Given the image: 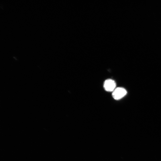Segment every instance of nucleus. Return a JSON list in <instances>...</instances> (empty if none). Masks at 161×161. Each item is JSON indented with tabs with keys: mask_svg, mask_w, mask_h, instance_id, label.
<instances>
[{
	"mask_svg": "<svg viewBox=\"0 0 161 161\" xmlns=\"http://www.w3.org/2000/svg\"><path fill=\"white\" fill-rule=\"evenodd\" d=\"M116 83L112 79H108L105 82L104 87L105 90L108 92H113L115 89Z\"/></svg>",
	"mask_w": 161,
	"mask_h": 161,
	"instance_id": "f03ea898",
	"label": "nucleus"
},
{
	"mask_svg": "<svg viewBox=\"0 0 161 161\" xmlns=\"http://www.w3.org/2000/svg\"><path fill=\"white\" fill-rule=\"evenodd\" d=\"M127 94L126 90L122 87H118L113 91L112 96L116 100L120 99L125 96Z\"/></svg>",
	"mask_w": 161,
	"mask_h": 161,
	"instance_id": "f257e3e1",
	"label": "nucleus"
}]
</instances>
